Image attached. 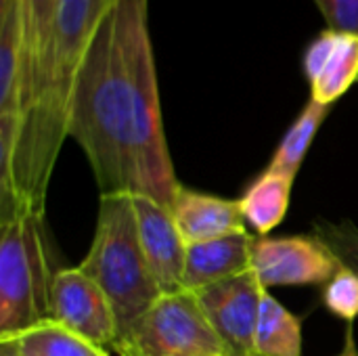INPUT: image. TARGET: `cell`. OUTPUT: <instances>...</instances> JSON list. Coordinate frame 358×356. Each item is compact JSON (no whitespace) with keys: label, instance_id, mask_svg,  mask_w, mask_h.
I'll use <instances>...</instances> for the list:
<instances>
[{"label":"cell","instance_id":"obj_10","mask_svg":"<svg viewBox=\"0 0 358 356\" xmlns=\"http://www.w3.org/2000/svg\"><path fill=\"white\" fill-rule=\"evenodd\" d=\"M310 99L331 107L358 82V36L323 29L302 55Z\"/></svg>","mask_w":358,"mask_h":356},{"label":"cell","instance_id":"obj_6","mask_svg":"<svg viewBox=\"0 0 358 356\" xmlns=\"http://www.w3.org/2000/svg\"><path fill=\"white\" fill-rule=\"evenodd\" d=\"M264 292L254 271L195 292L229 356H256V329Z\"/></svg>","mask_w":358,"mask_h":356},{"label":"cell","instance_id":"obj_18","mask_svg":"<svg viewBox=\"0 0 358 356\" xmlns=\"http://www.w3.org/2000/svg\"><path fill=\"white\" fill-rule=\"evenodd\" d=\"M315 237L334 254L340 266L355 271L358 275V227L352 220L331 222L317 218L313 222Z\"/></svg>","mask_w":358,"mask_h":356},{"label":"cell","instance_id":"obj_22","mask_svg":"<svg viewBox=\"0 0 358 356\" xmlns=\"http://www.w3.org/2000/svg\"><path fill=\"white\" fill-rule=\"evenodd\" d=\"M0 356H23L10 342H0Z\"/></svg>","mask_w":358,"mask_h":356},{"label":"cell","instance_id":"obj_11","mask_svg":"<svg viewBox=\"0 0 358 356\" xmlns=\"http://www.w3.org/2000/svg\"><path fill=\"white\" fill-rule=\"evenodd\" d=\"M252 250L254 237L248 231H239L210 241L189 243L182 277L185 290L199 292L214 283L250 273Z\"/></svg>","mask_w":358,"mask_h":356},{"label":"cell","instance_id":"obj_19","mask_svg":"<svg viewBox=\"0 0 358 356\" xmlns=\"http://www.w3.org/2000/svg\"><path fill=\"white\" fill-rule=\"evenodd\" d=\"M323 304L325 308L346 321L348 325H352L358 317V275L355 271L348 269H340L327 283L323 290Z\"/></svg>","mask_w":358,"mask_h":356},{"label":"cell","instance_id":"obj_8","mask_svg":"<svg viewBox=\"0 0 358 356\" xmlns=\"http://www.w3.org/2000/svg\"><path fill=\"white\" fill-rule=\"evenodd\" d=\"M50 321L103 348L117 342V319L103 290L76 269H59L50 292Z\"/></svg>","mask_w":358,"mask_h":356},{"label":"cell","instance_id":"obj_4","mask_svg":"<svg viewBox=\"0 0 358 356\" xmlns=\"http://www.w3.org/2000/svg\"><path fill=\"white\" fill-rule=\"evenodd\" d=\"M52 269L44 216L0 222V340L50 321Z\"/></svg>","mask_w":358,"mask_h":356},{"label":"cell","instance_id":"obj_13","mask_svg":"<svg viewBox=\"0 0 358 356\" xmlns=\"http://www.w3.org/2000/svg\"><path fill=\"white\" fill-rule=\"evenodd\" d=\"M59 0H19L21 29V107L23 113L38 88L57 19Z\"/></svg>","mask_w":358,"mask_h":356},{"label":"cell","instance_id":"obj_16","mask_svg":"<svg viewBox=\"0 0 358 356\" xmlns=\"http://www.w3.org/2000/svg\"><path fill=\"white\" fill-rule=\"evenodd\" d=\"M331 107L321 105L317 101H308L306 107L302 109V113L296 118V122L287 128V132L283 134L281 143L277 145L273 159L268 164V168L285 172L289 176H298V170L321 128V124L325 122V118L329 115Z\"/></svg>","mask_w":358,"mask_h":356},{"label":"cell","instance_id":"obj_20","mask_svg":"<svg viewBox=\"0 0 358 356\" xmlns=\"http://www.w3.org/2000/svg\"><path fill=\"white\" fill-rule=\"evenodd\" d=\"M327 27L358 36V0H315Z\"/></svg>","mask_w":358,"mask_h":356},{"label":"cell","instance_id":"obj_15","mask_svg":"<svg viewBox=\"0 0 358 356\" xmlns=\"http://www.w3.org/2000/svg\"><path fill=\"white\" fill-rule=\"evenodd\" d=\"M256 356H302V323L275 296L264 292L258 329Z\"/></svg>","mask_w":358,"mask_h":356},{"label":"cell","instance_id":"obj_1","mask_svg":"<svg viewBox=\"0 0 358 356\" xmlns=\"http://www.w3.org/2000/svg\"><path fill=\"white\" fill-rule=\"evenodd\" d=\"M67 136L84 151L101 195H145L172 208L170 157L149 27V0H115L80 65Z\"/></svg>","mask_w":358,"mask_h":356},{"label":"cell","instance_id":"obj_14","mask_svg":"<svg viewBox=\"0 0 358 356\" xmlns=\"http://www.w3.org/2000/svg\"><path fill=\"white\" fill-rule=\"evenodd\" d=\"M294 180L296 178L285 172L266 168L239 199L245 225L262 237L279 227L289 210Z\"/></svg>","mask_w":358,"mask_h":356},{"label":"cell","instance_id":"obj_3","mask_svg":"<svg viewBox=\"0 0 358 356\" xmlns=\"http://www.w3.org/2000/svg\"><path fill=\"white\" fill-rule=\"evenodd\" d=\"M80 269L107 296L117 319V338L164 296L141 245L132 195H99L92 243Z\"/></svg>","mask_w":358,"mask_h":356},{"label":"cell","instance_id":"obj_5","mask_svg":"<svg viewBox=\"0 0 358 356\" xmlns=\"http://www.w3.org/2000/svg\"><path fill=\"white\" fill-rule=\"evenodd\" d=\"M117 356H229L195 292L164 294L113 344Z\"/></svg>","mask_w":358,"mask_h":356},{"label":"cell","instance_id":"obj_2","mask_svg":"<svg viewBox=\"0 0 358 356\" xmlns=\"http://www.w3.org/2000/svg\"><path fill=\"white\" fill-rule=\"evenodd\" d=\"M115 0H59L48 57L23 113L13 170L0 185V222L44 216L50 176L67 138L76 78L84 55Z\"/></svg>","mask_w":358,"mask_h":356},{"label":"cell","instance_id":"obj_21","mask_svg":"<svg viewBox=\"0 0 358 356\" xmlns=\"http://www.w3.org/2000/svg\"><path fill=\"white\" fill-rule=\"evenodd\" d=\"M338 356H358V348L357 342H355V329L352 325L346 327V338H344V348L340 350Z\"/></svg>","mask_w":358,"mask_h":356},{"label":"cell","instance_id":"obj_7","mask_svg":"<svg viewBox=\"0 0 358 356\" xmlns=\"http://www.w3.org/2000/svg\"><path fill=\"white\" fill-rule=\"evenodd\" d=\"M340 269V262L315 235L254 239L252 271L264 290L279 285H325Z\"/></svg>","mask_w":358,"mask_h":356},{"label":"cell","instance_id":"obj_12","mask_svg":"<svg viewBox=\"0 0 358 356\" xmlns=\"http://www.w3.org/2000/svg\"><path fill=\"white\" fill-rule=\"evenodd\" d=\"M170 212L187 245L248 231L239 199L235 201L180 187Z\"/></svg>","mask_w":358,"mask_h":356},{"label":"cell","instance_id":"obj_17","mask_svg":"<svg viewBox=\"0 0 358 356\" xmlns=\"http://www.w3.org/2000/svg\"><path fill=\"white\" fill-rule=\"evenodd\" d=\"M0 342H10L23 356H109L107 348L67 332L55 321H46L34 329Z\"/></svg>","mask_w":358,"mask_h":356},{"label":"cell","instance_id":"obj_9","mask_svg":"<svg viewBox=\"0 0 358 356\" xmlns=\"http://www.w3.org/2000/svg\"><path fill=\"white\" fill-rule=\"evenodd\" d=\"M132 199L141 245L159 290L164 294L182 292L187 241L182 239L170 208L145 195H132Z\"/></svg>","mask_w":358,"mask_h":356}]
</instances>
